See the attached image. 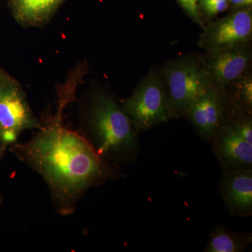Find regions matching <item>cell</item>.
I'll return each instance as SVG.
<instances>
[{
  "label": "cell",
  "mask_w": 252,
  "mask_h": 252,
  "mask_svg": "<svg viewBox=\"0 0 252 252\" xmlns=\"http://www.w3.org/2000/svg\"><path fill=\"white\" fill-rule=\"evenodd\" d=\"M18 150L63 201L79 196L103 178L107 171L102 158L92 144L58 123L41 129L31 142Z\"/></svg>",
  "instance_id": "6da1fadb"
},
{
  "label": "cell",
  "mask_w": 252,
  "mask_h": 252,
  "mask_svg": "<svg viewBox=\"0 0 252 252\" xmlns=\"http://www.w3.org/2000/svg\"><path fill=\"white\" fill-rule=\"evenodd\" d=\"M89 122L94 149L101 157H124L137 151L138 142L130 119L107 94L94 96Z\"/></svg>",
  "instance_id": "7a4b0ae2"
},
{
  "label": "cell",
  "mask_w": 252,
  "mask_h": 252,
  "mask_svg": "<svg viewBox=\"0 0 252 252\" xmlns=\"http://www.w3.org/2000/svg\"><path fill=\"white\" fill-rule=\"evenodd\" d=\"M170 119L185 117L190 104L212 87L204 64L193 59L177 60L164 67Z\"/></svg>",
  "instance_id": "3957f363"
},
{
  "label": "cell",
  "mask_w": 252,
  "mask_h": 252,
  "mask_svg": "<svg viewBox=\"0 0 252 252\" xmlns=\"http://www.w3.org/2000/svg\"><path fill=\"white\" fill-rule=\"evenodd\" d=\"M123 109L136 132L152 128L170 119L166 91L160 79L149 73L130 97L123 102Z\"/></svg>",
  "instance_id": "277c9868"
},
{
  "label": "cell",
  "mask_w": 252,
  "mask_h": 252,
  "mask_svg": "<svg viewBox=\"0 0 252 252\" xmlns=\"http://www.w3.org/2000/svg\"><path fill=\"white\" fill-rule=\"evenodd\" d=\"M40 127L33 115L24 92L16 83L6 81L0 87V139L12 143L26 129Z\"/></svg>",
  "instance_id": "5b68a950"
},
{
  "label": "cell",
  "mask_w": 252,
  "mask_h": 252,
  "mask_svg": "<svg viewBox=\"0 0 252 252\" xmlns=\"http://www.w3.org/2000/svg\"><path fill=\"white\" fill-rule=\"evenodd\" d=\"M229 109V101L223 89L212 86L190 104L187 117L198 135L211 143L228 122Z\"/></svg>",
  "instance_id": "8992f818"
},
{
  "label": "cell",
  "mask_w": 252,
  "mask_h": 252,
  "mask_svg": "<svg viewBox=\"0 0 252 252\" xmlns=\"http://www.w3.org/2000/svg\"><path fill=\"white\" fill-rule=\"evenodd\" d=\"M252 34L251 7L239 9L204 30L199 44L208 52L246 45Z\"/></svg>",
  "instance_id": "52a82bcc"
},
{
  "label": "cell",
  "mask_w": 252,
  "mask_h": 252,
  "mask_svg": "<svg viewBox=\"0 0 252 252\" xmlns=\"http://www.w3.org/2000/svg\"><path fill=\"white\" fill-rule=\"evenodd\" d=\"M209 53L204 67L212 85L219 89L240 79L251 62V51L246 45Z\"/></svg>",
  "instance_id": "ba28073f"
},
{
  "label": "cell",
  "mask_w": 252,
  "mask_h": 252,
  "mask_svg": "<svg viewBox=\"0 0 252 252\" xmlns=\"http://www.w3.org/2000/svg\"><path fill=\"white\" fill-rule=\"evenodd\" d=\"M210 144L223 174L252 169V144L244 140L230 123Z\"/></svg>",
  "instance_id": "9c48e42d"
},
{
  "label": "cell",
  "mask_w": 252,
  "mask_h": 252,
  "mask_svg": "<svg viewBox=\"0 0 252 252\" xmlns=\"http://www.w3.org/2000/svg\"><path fill=\"white\" fill-rule=\"evenodd\" d=\"M220 193L225 206L233 216L252 215V169L223 174Z\"/></svg>",
  "instance_id": "30bf717a"
},
{
  "label": "cell",
  "mask_w": 252,
  "mask_h": 252,
  "mask_svg": "<svg viewBox=\"0 0 252 252\" xmlns=\"http://www.w3.org/2000/svg\"><path fill=\"white\" fill-rule=\"evenodd\" d=\"M66 0H9L17 22L25 28H40L51 21Z\"/></svg>",
  "instance_id": "8fae6325"
},
{
  "label": "cell",
  "mask_w": 252,
  "mask_h": 252,
  "mask_svg": "<svg viewBox=\"0 0 252 252\" xmlns=\"http://www.w3.org/2000/svg\"><path fill=\"white\" fill-rule=\"evenodd\" d=\"M252 242V233H234L223 225L212 229L205 248V252H243L248 250Z\"/></svg>",
  "instance_id": "7c38bea8"
},
{
  "label": "cell",
  "mask_w": 252,
  "mask_h": 252,
  "mask_svg": "<svg viewBox=\"0 0 252 252\" xmlns=\"http://www.w3.org/2000/svg\"><path fill=\"white\" fill-rule=\"evenodd\" d=\"M233 104L235 107L251 114L252 109V80L247 77L238 82L235 90Z\"/></svg>",
  "instance_id": "4fadbf2b"
},
{
  "label": "cell",
  "mask_w": 252,
  "mask_h": 252,
  "mask_svg": "<svg viewBox=\"0 0 252 252\" xmlns=\"http://www.w3.org/2000/svg\"><path fill=\"white\" fill-rule=\"evenodd\" d=\"M177 1L195 23L203 27V23L199 13L198 3L200 0H177Z\"/></svg>",
  "instance_id": "5bb4252c"
},
{
  "label": "cell",
  "mask_w": 252,
  "mask_h": 252,
  "mask_svg": "<svg viewBox=\"0 0 252 252\" xmlns=\"http://www.w3.org/2000/svg\"><path fill=\"white\" fill-rule=\"evenodd\" d=\"M228 6H229L228 0H217L215 3L204 9V11L207 16H214L223 12L225 9H228Z\"/></svg>",
  "instance_id": "9a60e30c"
},
{
  "label": "cell",
  "mask_w": 252,
  "mask_h": 252,
  "mask_svg": "<svg viewBox=\"0 0 252 252\" xmlns=\"http://www.w3.org/2000/svg\"><path fill=\"white\" fill-rule=\"evenodd\" d=\"M229 5H231L235 9H245L251 7L252 0H228Z\"/></svg>",
  "instance_id": "2e32d148"
},
{
  "label": "cell",
  "mask_w": 252,
  "mask_h": 252,
  "mask_svg": "<svg viewBox=\"0 0 252 252\" xmlns=\"http://www.w3.org/2000/svg\"><path fill=\"white\" fill-rule=\"evenodd\" d=\"M217 0H200V5L203 9H206L210 5L213 4Z\"/></svg>",
  "instance_id": "e0dca14e"
},
{
  "label": "cell",
  "mask_w": 252,
  "mask_h": 252,
  "mask_svg": "<svg viewBox=\"0 0 252 252\" xmlns=\"http://www.w3.org/2000/svg\"><path fill=\"white\" fill-rule=\"evenodd\" d=\"M6 81H8L7 79H5L3 74H1V71H0V87H1Z\"/></svg>",
  "instance_id": "ac0fdd59"
}]
</instances>
